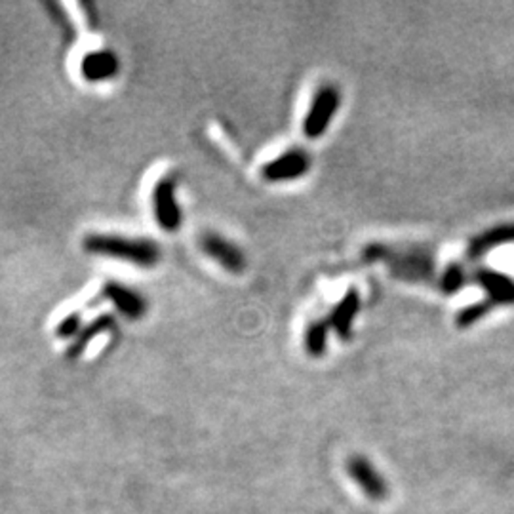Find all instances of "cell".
<instances>
[{
    "label": "cell",
    "mask_w": 514,
    "mask_h": 514,
    "mask_svg": "<svg viewBox=\"0 0 514 514\" xmlns=\"http://www.w3.org/2000/svg\"><path fill=\"white\" fill-rule=\"evenodd\" d=\"M341 105V92L335 84H320L315 92L311 107L303 119V136L307 140H318L328 131L334 117Z\"/></svg>",
    "instance_id": "3"
},
{
    "label": "cell",
    "mask_w": 514,
    "mask_h": 514,
    "mask_svg": "<svg viewBox=\"0 0 514 514\" xmlns=\"http://www.w3.org/2000/svg\"><path fill=\"white\" fill-rule=\"evenodd\" d=\"M358 309H360V296L354 288H351L326 316L328 326L334 328L341 339H349L353 332V320Z\"/></svg>",
    "instance_id": "11"
},
{
    "label": "cell",
    "mask_w": 514,
    "mask_h": 514,
    "mask_svg": "<svg viewBox=\"0 0 514 514\" xmlns=\"http://www.w3.org/2000/svg\"><path fill=\"white\" fill-rule=\"evenodd\" d=\"M102 299L111 303L117 313L128 320H140L147 315V297L128 284L109 280L102 288Z\"/></svg>",
    "instance_id": "8"
},
{
    "label": "cell",
    "mask_w": 514,
    "mask_h": 514,
    "mask_svg": "<svg viewBox=\"0 0 514 514\" xmlns=\"http://www.w3.org/2000/svg\"><path fill=\"white\" fill-rule=\"evenodd\" d=\"M121 71V60L112 50H92L82 55L81 74L86 82H105L114 79Z\"/></svg>",
    "instance_id": "9"
},
{
    "label": "cell",
    "mask_w": 514,
    "mask_h": 514,
    "mask_svg": "<svg viewBox=\"0 0 514 514\" xmlns=\"http://www.w3.org/2000/svg\"><path fill=\"white\" fill-rule=\"evenodd\" d=\"M467 278H469V275L465 273L461 265H450L446 273L442 275L441 288H442L444 294H455V292H460L463 288Z\"/></svg>",
    "instance_id": "17"
},
{
    "label": "cell",
    "mask_w": 514,
    "mask_h": 514,
    "mask_svg": "<svg viewBox=\"0 0 514 514\" xmlns=\"http://www.w3.org/2000/svg\"><path fill=\"white\" fill-rule=\"evenodd\" d=\"M328 322L326 318H316L313 320L307 328H305L303 335V347L305 353L313 358H320L326 353V341H328Z\"/></svg>",
    "instance_id": "14"
},
{
    "label": "cell",
    "mask_w": 514,
    "mask_h": 514,
    "mask_svg": "<svg viewBox=\"0 0 514 514\" xmlns=\"http://www.w3.org/2000/svg\"><path fill=\"white\" fill-rule=\"evenodd\" d=\"M114 328V318L111 315H102L98 318H93L92 322H88L84 330L81 332V335L76 337L74 341H71V345L67 349V356L69 358H76L81 356L92 343L98 339L102 334H107Z\"/></svg>",
    "instance_id": "13"
},
{
    "label": "cell",
    "mask_w": 514,
    "mask_h": 514,
    "mask_svg": "<svg viewBox=\"0 0 514 514\" xmlns=\"http://www.w3.org/2000/svg\"><path fill=\"white\" fill-rule=\"evenodd\" d=\"M84 252L90 256L122 261L140 269H152L162 259L159 242L145 237H126L119 233H92L82 240Z\"/></svg>",
    "instance_id": "1"
},
{
    "label": "cell",
    "mask_w": 514,
    "mask_h": 514,
    "mask_svg": "<svg viewBox=\"0 0 514 514\" xmlns=\"http://www.w3.org/2000/svg\"><path fill=\"white\" fill-rule=\"evenodd\" d=\"M498 305L491 303L490 299H482L479 303H472L469 307L461 309L455 316V326L457 328H470L472 324H476L479 320H482L490 311H493Z\"/></svg>",
    "instance_id": "15"
},
{
    "label": "cell",
    "mask_w": 514,
    "mask_h": 514,
    "mask_svg": "<svg viewBox=\"0 0 514 514\" xmlns=\"http://www.w3.org/2000/svg\"><path fill=\"white\" fill-rule=\"evenodd\" d=\"M199 246L200 250L212 259L214 263H218L221 269H225L227 273L231 275H240L246 269V256L240 250V247L233 242L225 238L219 233L214 231H206L200 238H199Z\"/></svg>",
    "instance_id": "7"
},
{
    "label": "cell",
    "mask_w": 514,
    "mask_h": 514,
    "mask_svg": "<svg viewBox=\"0 0 514 514\" xmlns=\"http://www.w3.org/2000/svg\"><path fill=\"white\" fill-rule=\"evenodd\" d=\"M514 242V225H501L490 228V231L479 235L476 238H472V242L467 247V256L476 259L484 254H488L490 250H495L503 244Z\"/></svg>",
    "instance_id": "12"
},
{
    "label": "cell",
    "mask_w": 514,
    "mask_h": 514,
    "mask_svg": "<svg viewBox=\"0 0 514 514\" xmlns=\"http://www.w3.org/2000/svg\"><path fill=\"white\" fill-rule=\"evenodd\" d=\"M311 164L313 162L309 152L301 147H294L284 150L282 155L271 159L269 162H265L261 166V178L269 183L296 181L309 174Z\"/></svg>",
    "instance_id": "5"
},
{
    "label": "cell",
    "mask_w": 514,
    "mask_h": 514,
    "mask_svg": "<svg viewBox=\"0 0 514 514\" xmlns=\"http://www.w3.org/2000/svg\"><path fill=\"white\" fill-rule=\"evenodd\" d=\"M347 474L349 479L362 490L372 501H385L391 493L389 482L377 467L368 460L366 455L354 453L347 460Z\"/></svg>",
    "instance_id": "6"
},
{
    "label": "cell",
    "mask_w": 514,
    "mask_h": 514,
    "mask_svg": "<svg viewBox=\"0 0 514 514\" xmlns=\"http://www.w3.org/2000/svg\"><path fill=\"white\" fill-rule=\"evenodd\" d=\"M362 257H364V261L387 263L391 273L396 278L408 282H425L432 278L434 273V261L423 247H396L372 244L366 247Z\"/></svg>",
    "instance_id": "2"
},
{
    "label": "cell",
    "mask_w": 514,
    "mask_h": 514,
    "mask_svg": "<svg viewBox=\"0 0 514 514\" xmlns=\"http://www.w3.org/2000/svg\"><path fill=\"white\" fill-rule=\"evenodd\" d=\"M152 218L164 233H178L183 225V209L178 197V181L174 178H160L150 190Z\"/></svg>",
    "instance_id": "4"
},
{
    "label": "cell",
    "mask_w": 514,
    "mask_h": 514,
    "mask_svg": "<svg viewBox=\"0 0 514 514\" xmlns=\"http://www.w3.org/2000/svg\"><path fill=\"white\" fill-rule=\"evenodd\" d=\"M86 324L82 322V315L81 313H69L67 316H63L60 320V324L55 326V335L60 339H67V341H74L76 337L81 335V332L84 330Z\"/></svg>",
    "instance_id": "16"
},
{
    "label": "cell",
    "mask_w": 514,
    "mask_h": 514,
    "mask_svg": "<svg viewBox=\"0 0 514 514\" xmlns=\"http://www.w3.org/2000/svg\"><path fill=\"white\" fill-rule=\"evenodd\" d=\"M474 280L486 290V299L491 303H514V278L491 269H479L474 273Z\"/></svg>",
    "instance_id": "10"
}]
</instances>
